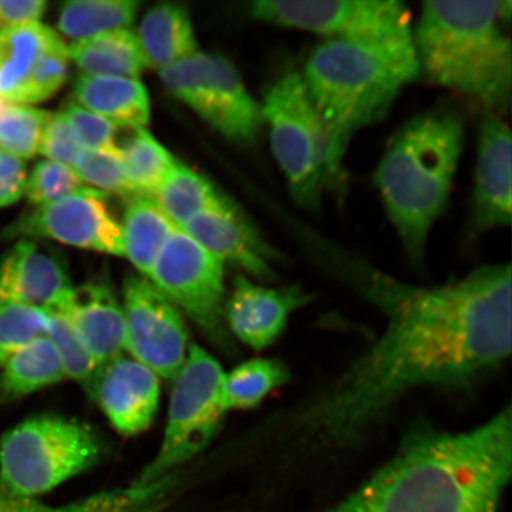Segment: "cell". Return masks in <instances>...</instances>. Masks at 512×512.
<instances>
[{"mask_svg":"<svg viewBox=\"0 0 512 512\" xmlns=\"http://www.w3.org/2000/svg\"><path fill=\"white\" fill-rule=\"evenodd\" d=\"M335 266L386 325L341 377L287 412L283 437L296 459L351 451L412 390L475 386L511 354L510 265L434 287L350 259Z\"/></svg>","mask_w":512,"mask_h":512,"instance_id":"1","label":"cell"},{"mask_svg":"<svg viewBox=\"0 0 512 512\" xmlns=\"http://www.w3.org/2000/svg\"><path fill=\"white\" fill-rule=\"evenodd\" d=\"M511 470L507 406L469 431L414 428L386 464L322 512H497Z\"/></svg>","mask_w":512,"mask_h":512,"instance_id":"2","label":"cell"},{"mask_svg":"<svg viewBox=\"0 0 512 512\" xmlns=\"http://www.w3.org/2000/svg\"><path fill=\"white\" fill-rule=\"evenodd\" d=\"M509 0H430L413 29L421 76L501 115L512 95Z\"/></svg>","mask_w":512,"mask_h":512,"instance_id":"3","label":"cell"},{"mask_svg":"<svg viewBox=\"0 0 512 512\" xmlns=\"http://www.w3.org/2000/svg\"><path fill=\"white\" fill-rule=\"evenodd\" d=\"M307 93L328 132L339 169L358 131L379 123L396 99L421 76L413 40H328L306 62Z\"/></svg>","mask_w":512,"mask_h":512,"instance_id":"4","label":"cell"},{"mask_svg":"<svg viewBox=\"0 0 512 512\" xmlns=\"http://www.w3.org/2000/svg\"><path fill=\"white\" fill-rule=\"evenodd\" d=\"M464 139L457 114H420L395 134L375 171L389 220L415 264L424 260L431 230L447 207Z\"/></svg>","mask_w":512,"mask_h":512,"instance_id":"5","label":"cell"},{"mask_svg":"<svg viewBox=\"0 0 512 512\" xmlns=\"http://www.w3.org/2000/svg\"><path fill=\"white\" fill-rule=\"evenodd\" d=\"M261 112L270 130L272 152L294 202L318 209L324 190L341 181L331 143L305 87L302 74L288 70L266 89Z\"/></svg>","mask_w":512,"mask_h":512,"instance_id":"6","label":"cell"},{"mask_svg":"<svg viewBox=\"0 0 512 512\" xmlns=\"http://www.w3.org/2000/svg\"><path fill=\"white\" fill-rule=\"evenodd\" d=\"M104 446L82 422L36 416L0 438V480L12 494L37 499L100 462Z\"/></svg>","mask_w":512,"mask_h":512,"instance_id":"7","label":"cell"},{"mask_svg":"<svg viewBox=\"0 0 512 512\" xmlns=\"http://www.w3.org/2000/svg\"><path fill=\"white\" fill-rule=\"evenodd\" d=\"M221 364L200 345L192 344L175 377L168 421L159 451L134 482L147 486L170 477L178 466L201 453L229 412Z\"/></svg>","mask_w":512,"mask_h":512,"instance_id":"8","label":"cell"},{"mask_svg":"<svg viewBox=\"0 0 512 512\" xmlns=\"http://www.w3.org/2000/svg\"><path fill=\"white\" fill-rule=\"evenodd\" d=\"M258 21L311 31L326 41H412L407 6L399 0H258L251 5Z\"/></svg>","mask_w":512,"mask_h":512,"instance_id":"9","label":"cell"},{"mask_svg":"<svg viewBox=\"0 0 512 512\" xmlns=\"http://www.w3.org/2000/svg\"><path fill=\"white\" fill-rule=\"evenodd\" d=\"M159 73L175 98L224 137L238 143H252L258 137L264 125L261 105L223 57L196 51Z\"/></svg>","mask_w":512,"mask_h":512,"instance_id":"10","label":"cell"},{"mask_svg":"<svg viewBox=\"0 0 512 512\" xmlns=\"http://www.w3.org/2000/svg\"><path fill=\"white\" fill-rule=\"evenodd\" d=\"M160 292L190 317L216 347H229L224 320V265L176 229L160 251L149 277Z\"/></svg>","mask_w":512,"mask_h":512,"instance_id":"11","label":"cell"},{"mask_svg":"<svg viewBox=\"0 0 512 512\" xmlns=\"http://www.w3.org/2000/svg\"><path fill=\"white\" fill-rule=\"evenodd\" d=\"M125 350L158 377L174 380L189 354L182 312L143 275L124 285Z\"/></svg>","mask_w":512,"mask_h":512,"instance_id":"12","label":"cell"},{"mask_svg":"<svg viewBox=\"0 0 512 512\" xmlns=\"http://www.w3.org/2000/svg\"><path fill=\"white\" fill-rule=\"evenodd\" d=\"M0 239H50L87 251L124 256L120 224L107 206L106 194L91 187L19 216L4 228Z\"/></svg>","mask_w":512,"mask_h":512,"instance_id":"13","label":"cell"},{"mask_svg":"<svg viewBox=\"0 0 512 512\" xmlns=\"http://www.w3.org/2000/svg\"><path fill=\"white\" fill-rule=\"evenodd\" d=\"M67 44L40 22L0 30V98L35 105L54 95L69 70Z\"/></svg>","mask_w":512,"mask_h":512,"instance_id":"14","label":"cell"},{"mask_svg":"<svg viewBox=\"0 0 512 512\" xmlns=\"http://www.w3.org/2000/svg\"><path fill=\"white\" fill-rule=\"evenodd\" d=\"M181 230L223 265H233L261 280L274 278L277 253L232 201L202 211Z\"/></svg>","mask_w":512,"mask_h":512,"instance_id":"15","label":"cell"},{"mask_svg":"<svg viewBox=\"0 0 512 512\" xmlns=\"http://www.w3.org/2000/svg\"><path fill=\"white\" fill-rule=\"evenodd\" d=\"M312 296L297 285L267 287L239 275L224 304L227 329L254 350L270 347L283 334L294 312Z\"/></svg>","mask_w":512,"mask_h":512,"instance_id":"16","label":"cell"},{"mask_svg":"<svg viewBox=\"0 0 512 512\" xmlns=\"http://www.w3.org/2000/svg\"><path fill=\"white\" fill-rule=\"evenodd\" d=\"M88 394L99 403L115 430L137 435L155 419L159 377L133 358L119 356L100 368Z\"/></svg>","mask_w":512,"mask_h":512,"instance_id":"17","label":"cell"},{"mask_svg":"<svg viewBox=\"0 0 512 512\" xmlns=\"http://www.w3.org/2000/svg\"><path fill=\"white\" fill-rule=\"evenodd\" d=\"M512 139L501 115L486 113L479 127L473 222L486 230L511 223Z\"/></svg>","mask_w":512,"mask_h":512,"instance_id":"18","label":"cell"},{"mask_svg":"<svg viewBox=\"0 0 512 512\" xmlns=\"http://www.w3.org/2000/svg\"><path fill=\"white\" fill-rule=\"evenodd\" d=\"M72 288L60 260L34 240H19L0 258V305L49 309Z\"/></svg>","mask_w":512,"mask_h":512,"instance_id":"19","label":"cell"},{"mask_svg":"<svg viewBox=\"0 0 512 512\" xmlns=\"http://www.w3.org/2000/svg\"><path fill=\"white\" fill-rule=\"evenodd\" d=\"M89 354L100 367L121 356L125 349L123 306L106 283L73 287L59 304Z\"/></svg>","mask_w":512,"mask_h":512,"instance_id":"20","label":"cell"},{"mask_svg":"<svg viewBox=\"0 0 512 512\" xmlns=\"http://www.w3.org/2000/svg\"><path fill=\"white\" fill-rule=\"evenodd\" d=\"M78 105L120 127H144L150 120V99L138 79L82 74L74 85Z\"/></svg>","mask_w":512,"mask_h":512,"instance_id":"21","label":"cell"},{"mask_svg":"<svg viewBox=\"0 0 512 512\" xmlns=\"http://www.w3.org/2000/svg\"><path fill=\"white\" fill-rule=\"evenodd\" d=\"M145 66L162 70L197 51L194 28L187 9L164 3L144 16L136 34Z\"/></svg>","mask_w":512,"mask_h":512,"instance_id":"22","label":"cell"},{"mask_svg":"<svg viewBox=\"0 0 512 512\" xmlns=\"http://www.w3.org/2000/svg\"><path fill=\"white\" fill-rule=\"evenodd\" d=\"M120 229L124 258L149 279L160 251L177 227L151 196L134 195L128 198Z\"/></svg>","mask_w":512,"mask_h":512,"instance_id":"23","label":"cell"},{"mask_svg":"<svg viewBox=\"0 0 512 512\" xmlns=\"http://www.w3.org/2000/svg\"><path fill=\"white\" fill-rule=\"evenodd\" d=\"M68 54L85 75L138 79L146 68L136 34L128 29L73 42Z\"/></svg>","mask_w":512,"mask_h":512,"instance_id":"24","label":"cell"},{"mask_svg":"<svg viewBox=\"0 0 512 512\" xmlns=\"http://www.w3.org/2000/svg\"><path fill=\"white\" fill-rule=\"evenodd\" d=\"M2 369L0 403L25 398L66 379L59 352L47 335L19 350Z\"/></svg>","mask_w":512,"mask_h":512,"instance_id":"25","label":"cell"},{"mask_svg":"<svg viewBox=\"0 0 512 512\" xmlns=\"http://www.w3.org/2000/svg\"><path fill=\"white\" fill-rule=\"evenodd\" d=\"M151 197L178 229L202 211L228 200L206 178L179 162Z\"/></svg>","mask_w":512,"mask_h":512,"instance_id":"26","label":"cell"},{"mask_svg":"<svg viewBox=\"0 0 512 512\" xmlns=\"http://www.w3.org/2000/svg\"><path fill=\"white\" fill-rule=\"evenodd\" d=\"M137 0H73L64 3L57 28L74 42L131 27L138 14Z\"/></svg>","mask_w":512,"mask_h":512,"instance_id":"27","label":"cell"},{"mask_svg":"<svg viewBox=\"0 0 512 512\" xmlns=\"http://www.w3.org/2000/svg\"><path fill=\"white\" fill-rule=\"evenodd\" d=\"M132 130L123 144H119L121 162L128 182L137 194L151 196L177 160L144 127Z\"/></svg>","mask_w":512,"mask_h":512,"instance_id":"28","label":"cell"},{"mask_svg":"<svg viewBox=\"0 0 512 512\" xmlns=\"http://www.w3.org/2000/svg\"><path fill=\"white\" fill-rule=\"evenodd\" d=\"M290 380V370L275 358H254L224 376V392L230 409L259 406L273 390Z\"/></svg>","mask_w":512,"mask_h":512,"instance_id":"29","label":"cell"},{"mask_svg":"<svg viewBox=\"0 0 512 512\" xmlns=\"http://www.w3.org/2000/svg\"><path fill=\"white\" fill-rule=\"evenodd\" d=\"M49 115L40 108L5 102L0 110V151L22 160L35 157Z\"/></svg>","mask_w":512,"mask_h":512,"instance_id":"30","label":"cell"},{"mask_svg":"<svg viewBox=\"0 0 512 512\" xmlns=\"http://www.w3.org/2000/svg\"><path fill=\"white\" fill-rule=\"evenodd\" d=\"M172 479L166 477L147 486H134L89 496L69 503L67 512H163L164 499L169 494Z\"/></svg>","mask_w":512,"mask_h":512,"instance_id":"31","label":"cell"},{"mask_svg":"<svg viewBox=\"0 0 512 512\" xmlns=\"http://www.w3.org/2000/svg\"><path fill=\"white\" fill-rule=\"evenodd\" d=\"M44 310L49 318L47 336L59 352L67 379L80 383L89 392L101 367L89 354L68 318L59 310Z\"/></svg>","mask_w":512,"mask_h":512,"instance_id":"32","label":"cell"},{"mask_svg":"<svg viewBox=\"0 0 512 512\" xmlns=\"http://www.w3.org/2000/svg\"><path fill=\"white\" fill-rule=\"evenodd\" d=\"M46 310L27 305H0V368L34 339L46 336Z\"/></svg>","mask_w":512,"mask_h":512,"instance_id":"33","label":"cell"},{"mask_svg":"<svg viewBox=\"0 0 512 512\" xmlns=\"http://www.w3.org/2000/svg\"><path fill=\"white\" fill-rule=\"evenodd\" d=\"M72 170L82 183L92 185L95 190L104 194L111 192L127 198L139 195L128 182L120 156L100 151L80 150Z\"/></svg>","mask_w":512,"mask_h":512,"instance_id":"34","label":"cell"},{"mask_svg":"<svg viewBox=\"0 0 512 512\" xmlns=\"http://www.w3.org/2000/svg\"><path fill=\"white\" fill-rule=\"evenodd\" d=\"M85 188L69 166L42 160L28 175L25 196L32 206L41 207L62 200Z\"/></svg>","mask_w":512,"mask_h":512,"instance_id":"35","label":"cell"},{"mask_svg":"<svg viewBox=\"0 0 512 512\" xmlns=\"http://www.w3.org/2000/svg\"><path fill=\"white\" fill-rule=\"evenodd\" d=\"M81 150H92L120 156L118 132L120 126L78 104H68L63 111ZM121 157V156H120Z\"/></svg>","mask_w":512,"mask_h":512,"instance_id":"36","label":"cell"},{"mask_svg":"<svg viewBox=\"0 0 512 512\" xmlns=\"http://www.w3.org/2000/svg\"><path fill=\"white\" fill-rule=\"evenodd\" d=\"M80 150L66 115L63 112L50 114L41 140V155L51 162L60 163L72 169Z\"/></svg>","mask_w":512,"mask_h":512,"instance_id":"37","label":"cell"},{"mask_svg":"<svg viewBox=\"0 0 512 512\" xmlns=\"http://www.w3.org/2000/svg\"><path fill=\"white\" fill-rule=\"evenodd\" d=\"M27 181L28 171L23 160L0 151V208L21 200Z\"/></svg>","mask_w":512,"mask_h":512,"instance_id":"38","label":"cell"},{"mask_svg":"<svg viewBox=\"0 0 512 512\" xmlns=\"http://www.w3.org/2000/svg\"><path fill=\"white\" fill-rule=\"evenodd\" d=\"M46 9L44 0H0V30L40 22Z\"/></svg>","mask_w":512,"mask_h":512,"instance_id":"39","label":"cell"},{"mask_svg":"<svg viewBox=\"0 0 512 512\" xmlns=\"http://www.w3.org/2000/svg\"><path fill=\"white\" fill-rule=\"evenodd\" d=\"M68 504L50 507L37 499L19 497L0 480V512H67Z\"/></svg>","mask_w":512,"mask_h":512,"instance_id":"40","label":"cell"},{"mask_svg":"<svg viewBox=\"0 0 512 512\" xmlns=\"http://www.w3.org/2000/svg\"><path fill=\"white\" fill-rule=\"evenodd\" d=\"M5 102L2 98H0V110H2L3 106L5 105Z\"/></svg>","mask_w":512,"mask_h":512,"instance_id":"41","label":"cell"}]
</instances>
